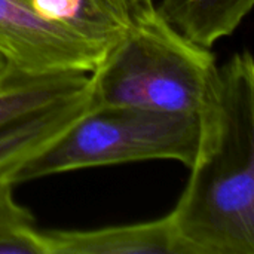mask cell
Returning <instances> with one entry per match:
<instances>
[{
  "mask_svg": "<svg viewBox=\"0 0 254 254\" xmlns=\"http://www.w3.org/2000/svg\"><path fill=\"white\" fill-rule=\"evenodd\" d=\"M188 185L170 211L186 254H254V61L234 54L198 113Z\"/></svg>",
  "mask_w": 254,
  "mask_h": 254,
  "instance_id": "1",
  "label": "cell"
},
{
  "mask_svg": "<svg viewBox=\"0 0 254 254\" xmlns=\"http://www.w3.org/2000/svg\"><path fill=\"white\" fill-rule=\"evenodd\" d=\"M13 185L0 183V232L9 228L34 225V217L30 210L19 205L13 198Z\"/></svg>",
  "mask_w": 254,
  "mask_h": 254,
  "instance_id": "11",
  "label": "cell"
},
{
  "mask_svg": "<svg viewBox=\"0 0 254 254\" xmlns=\"http://www.w3.org/2000/svg\"><path fill=\"white\" fill-rule=\"evenodd\" d=\"M91 107L88 83L73 95L0 127V183L55 143Z\"/></svg>",
  "mask_w": 254,
  "mask_h": 254,
  "instance_id": "6",
  "label": "cell"
},
{
  "mask_svg": "<svg viewBox=\"0 0 254 254\" xmlns=\"http://www.w3.org/2000/svg\"><path fill=\"white\" fill-rule=\"evenodd\" d=\"M198 118L140 109H89L55 143L25 161L10 185L61 173L144 162L176 161L190 167Z\"/></svg>",
  "mask_w": 254,
  "mask_h": 254,
  "instance_id": "3",
  "label": "cell"
},
{
  "mask_svg": "<svg viewBox=\"0 0 254 254\" xmlns=\"http://www.w3.org/2000/svg\"><path fill=\"white\" fill-rule=\"evenodd\" d=\"M6 68H7V64H6V61L0 57V77L3 76V73L6 71Z\"/></svg>",
  "mask_w": 254,
  "mask_h": 254,
  "instance_id": "12",
  "label": "cell"
},
{
  "mask_svg": "<svg viewBox=\"0 0 254 254\" xmlns=\"http://www.w3.org/2000/svg\"><path fill=\"white\" fill-rule=\"evenodd\" d=\"M0 254H45L40 231L22 225L0 232Z\"/></svg>",
  "mask_w": 254,
  "mask_h": 254,
  "instance_id": "10",
  "label": "cell"
},
{
  "mask_svg": "<svg viewBox=\"0 0 254 254\" xmlns=\"http://www.w3.org/2000/svg\"><path fill=\"white\" fill-rule=\"evenodd\" d=\"M253 4L254 0H159L156 6L188 39L211 49L237 31Z\"/></svg>",
  "mask_w": 254,
  "mask_h": 254,
  "instance_id": "8",
  "label": "cell"
},
{
  "mask_svg": "<svg viewBox=\"0 0 254 254\" xmlns=\"http://www.w3.org/2000/svg\"><path fill=\"white\" fill-rule=\"evenodd\" d=\"M137 0H28L46 21L107 52L131 24Z\"/></svg>",
  "mask_w": 254,
  "mask_h": 254,
  "instance_id": "7",
  "label": "cell"
},
{
  "mask_svg": "<svg viewBox=\"0 0 254 254\" xmlns=\"http://www.w3.org/2000/svg\"><path fill=\"white\" fill-rule=\"evenodd\" d=\"M0 57L30 74H89L104 52L42 18L28 0H0Z\"/></svg>",
  "mask_w": 254,
  "mask_h": 254,
  "instance_id": "4",
  "label": "cell"
},
{
  "mask_svg": "<svg viewBox=\"0 0 254 254\" xmlns=\"http://www.w3.org/2000/svg\"><path fill=\"white\" fill-rule=\"evenodd\" d=\"M86 83L85 73L30 74L7 65L0 77V127L55 104Z\"/></svg>",
  "mask_w": 254,
  "mask_h": 254,
  "instance_id": "9",
  "label": "cell"
},
{
  "mask_svg": "<svg viewBox=\"0 0 254 254\" xmlns=\"http://www.w3.org/2000/svg\"><path fill=\"white\" fill-rule=\"evenodd\" d=\"M45 254H186L170 213L161 219L88 231H40Z\"/></svg>",
  "mask_w": 254,
  "mask_h": 254,
  "instance_id": "5",
  "label": "cell"
},
{
  "mask_svg": "<svg viewBox=\"0 0 254 254\" xmlns=\"http://www.w3.org/2000/svg\"><path fill=\"white\" fill-rule=\"evenodd\" d=\"M217 67L211 49L173 27L153 0H137L129 27L88 76L89 109L198 116Z\"/></svg>",
  "mask_w": 254,
  "mask_h": 254,
  "instance_id": "2",
  "label": "cell"
}]
</instances>
